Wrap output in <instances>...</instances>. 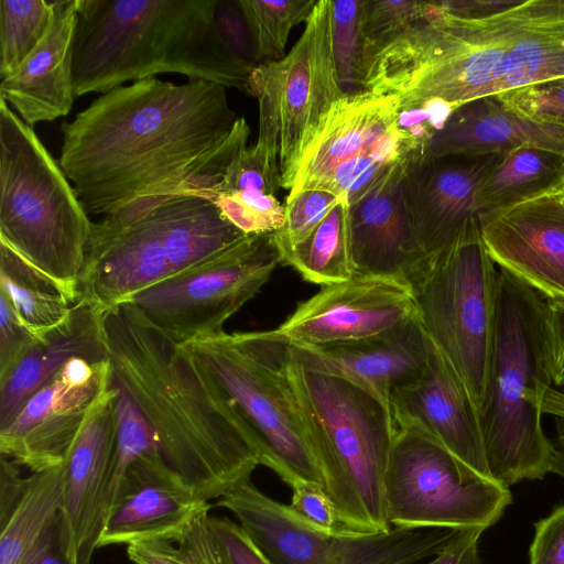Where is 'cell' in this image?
I'll use <instances>...</instances> for the list:
<instances>
[{"label": "cell", "instance_id": "obj_18", "mask_svg": "<svg viewBox=\"0 0 564 564\" xmlns=\"http://www.w3.org/2000/svg\"><path fill=\"white\" fill-rule=\"evenodd\" d=\"M485 249L495 264L545 299L564 301L562 189L479 216Z\"/></svg>", "mask_w": 564, "mask_h": 564}, {"label": "cell", "instance_id": "obj_19", "mask_svg": "<svg viewBox=\"0 0 564 564\" xmlns=\"http://www.w3.org/2000/svg\"><path fill=\"white\" fill-rule=\"evenodd\" d=\"M390 412L398 429H413L430 436L465 469L496 481L488 468L478 411L431 340L423 372L392 395Z\"/></svg>", "mask_w": 564, "mask_h": 564}, {"label": "cell", "instance_id": "obj_33", "mask_svg": "<svg viewBox=\"0 0 564 564\" xmlns=\"http://www.w3.org/2000/svg\"><path fill=\"white\" fill-rule=\"evenodd\" d=\"M55 1H0V78L12 75L46 35Z\"/></svg>", "mask_w": 564, "mask_h": 564}, {"label": "cell", "instance_id": "obj_32", "mask_svg": "<svg viewBox=\"0 0 564 564\" xmlns=\"http://www.w3.org/2000/svg\"><path fill=\"white\" fill-rule=\"evenodd\" d=\"M117 389L118 434L107 484L100 502V534L112 509L126 474L141 455L160 453L156 435L129 394L112 380ZM161 454V453H160Z\"/></svg>", "mask_w": 564, "mask_h": 564}, {"label": "cell", "instance_id": "obj_37", "mask_svg": "<svg viewBox=\"0 0 564 564\" xmlns=\"http://www.w3.org/2000/svg\"><path fill=\"white\" fill-rule=\"evenodd\" d=\"M424 12V1L364 0V69L371 57L400 36Z\"/></svg>", "mask_w": 564, "mask_h": 564}, {"label": "cell", "instance_id": "obj_21", "mask_svg": "<svg viewBox=\"0 0 564 564\" xmlns=\"http://www.w3.org/2000/svg\"><path fill=\"white\" fill-rule=\"evenodd\" d=\"M208 506L159 452L143 454L126 474L98 547L174 540Z\"/></svg>", "mask_w": 564, "mask_h": 564}, {"label": "cell", "instance_id": "obj_40", "mask_svg": "<svg viewBox=\"0 0 564 564\" xmlns=\"http://www.w3.org/2000/svg\"><path fill=\"white\" fill-rule=\"evenodd\" d=\"M214 24L226 50L238 61L260 65L256 43L239 0H216Z\"/></svg>", "mask_w": 564, "mask_h": 564}, {"label": "cell", "instance_id": "obj_27", "mask_svg": "<svg viewBox=\"0 0 564 564\" xmlns=\"http://www.w3.org/2000/svg\"><path fill=\"white\" fill-rule=\"evenodd\" d=\"M279 187L278 162L253 143L234 158L208 200L243 234H272L285 219L275 197Z\"/></svg>", "mask_w": 564, "mask_h": 564}, {"label": "cell", "instance_id": "obj_16", "mask_svg": "<svg viewBox=\"0 0 564 564\" xmlns=\"http://www.w3.org/2000/svg\"><path fill=\"white\" fill-rule=\"evenodd\" d=\"M415 316L408 281L354 274L300 303L275 330L295 345L321 347L368 339Z\"/></svg>", "mask_w": 564, "mask_h": 564}, {"label": "cell", "instance_id": "obj_9", "mask_svg": "<svg viewBox=\"0 0 564 564\" xmlns=\"http://www.w3.org/2000/svg\"><path fill=\"white\" fill-rule=\"evenodd\" d=\"M416 317L465 386L478 414L490 387L499 269L479 228L429 259L409 281Z\"/></svg>", "mask_w": 564, "mask_h": 564}, {"label": "cell", "instance_id": "obj_29", "mask_svg": "<svg viewBox=\"0 0 564 564\" xmlns=\"http://www.w3.org/2000/svg\"><path fill=\"white\" fill-rule=\"evenodd\" d=\"M0 291L36 338L63 323L76 301L3 241H0Z\"/></svg>", "mask_w": 564, "mask_h": 564}, {"label": "cell", "instance_id": "obj_46", "mask_svg": "<svg viewBox=\"0 0 564 564\" xmlns=\"http://www.w3.org/2000/svg\"><path fill=\"white\" fill-rule=\"evenodd\" d=\"M486 529L458 530L454 538L427 564H482L478 543Z\"/></svg>", "mask_w": 564, "mask_h": 564}, {"label": "cell", "instance_id": "obj_36", "mask_svg": "<svg viewBox=\"0 0 564 564\" xmlns=\"http://www.w3.org/2000/svg\"><path fill=\"white\" fill-rule=\"evenodd\" d=\"M330 6L333 51L343 95L367 93L361 36L364 0L330 1Z\"/></svg>", "mask_w": 564, "mask_h": 564}, {"label": "cell", "instance_id": "obj_17", "mask_svg": "<svg viewBox=\"0 0 564 564\" xmlns=\"http://www.w3.org/2000/svg\"><path fill=\"white\" fill-rule=\"evenodd\" d=\"M505 153L409 159L404 198L426 261L479 228V189Z\"/></svg>", "mask_w": 564, "mask_h": 564}, {"label": "cell", "instance_id": "obj_39", "mask_svg": "<svg viewBox=\"0 0 564 564\" xmlns=\"http://www.w3.org/2000/svg\"><path fill=\"white\" fill-rule=\"evenodd\" d=\"M496 97L517 115L564 127V78L503 91Z\"/></svg>", "mask_w": 564, "mask_h": 564}, {"label": "cell", "instance_id": "obj_7", "mask_svg": "<svg viewBox=\"0 0 564 564\" xmlns=\"http://www.w3.org/2000/svg\"><path fill=\"white\" fill-rule=\"evenodd\" d=\"M91 223L33 127L0 99V241L77 300Z\"/></svg>", "mask_w": 564, "mask_h": 564}, {"label": "cell", "instance_id": "obj_1", "mask_svg": "<svg viewBox=\"0 0 564 564\" xmlns=\"http://www.w3.org/2000/svg\"><path fill=\"white\" fill-rule=\"evenodd\" d=\"M61 131L58 163L101 217L158 198L209 199L250 134L223 85L156 77L102 94Z\"/></svg>", "mask_w": 564, "mask_h": 564}, {"label": "cell", "instance_id": "obj_22", "mask_svg": "<svg viewBox=\"0 0 564 564\" xmlns=\"http://www.w3.org/2000/svg\"><path fill=\"white\" fill-rule=\"evenodd\" d=\"M409 159L349 204L354 274L394 276L409 282L426 262L404 198Z\"/></svg>", "mask_w": 564, "mask_h": 564}, {"label": "cell", "instance_id": "obj_50", "mask_svg": "<svg viewBox=\"0 0 564 564\" xmlns=\"http://www.w3.org/2000/svg\"><path fill=\"white\" fill-rule=\"evenodd\" d=\"M542 413L564 420V389L552 386L546 390L542 401Z\"/></svg>", "mask_w": 564, "mask_h": 564}, {"label": "cell", "instance_id": "obj_44", "mask_svg": "<svg viewBox=\"0 0 564 564\" xmlns=\"http://www.w3.org/2000/svg\"><path fill=\"white\" fill-rule=\"evenodd\" d=\"M529 564H564V505L534 523Z\"/></svg>", "mask_w": 564, "mask_h": 564}, {"label": "cell", "instance_id": "obj_47", "mask_svg": "<svg viewBox=\"0 0 564 564\" xmlns=\"http://www.w3.org/2000/svg\"><path fill=\"white\" fill-rule=\"evenodd\" d=\"M20 465L1 455L0 458V524L3 523L23 495L28 477H22Z\"/></svg>", "mask_w": 564, "mask_h": 564}, {"label": "cell", "instance_id": "obj_11", "mask_svg": "<svg viewBox=\"0 0 564 564\" xmlns=\"http://www.w3.org/2000/svg\"><path fill=\"white\" fill-rule=\"evenodd\" d=\"M280 262L273 232L247 235L122 304L170 340L186 344L225 332L227 319L254 297Z\"/></svg>", "mask_w": 564, "mask_h": 564}, {"label": "cell", "instance_id": "obj_48", "mask_svg": "<svg viewBox=\"0 0 564 564\" xmlns=\"http://www.w3.org/2000/svg\"><path fill=\"white\" fill-rule=\"evenodd\" d=\"M520 0H448L441 1L451 13L468 18L480 19L517 6Z\"/></svg>", "mask_w": 564, "mask_h": 564}, {"label": "cell", "instance_id": "obj_10", "mask_svg": "<svg viewBox=\"0 0 564 564\" xmlns=\"http://www.w3.org/2000/svg\"><path fill=\"white\" fill-rule=\"evenodd\" d=\"M250 96L259 105L257 144L274 161L280 185L291 189L299 165L344 96L335 65L330 0H318L304 32L280 61L258 65Z\"/></svg>", "mask_w": 564, "mask_h": 564}, {"label": "cell", "instance_id": "obj_26", "mask_svg": "<svg viewBox=\"0 0 564 564\" xmlns=\"http://www.w3.org/2000/svg\"><path fill=\"white\" fill-rule=\"evenodd\" d=\"M104 315L105 312L79 293L66 319L36 338L15 367L0 379V429L7 426L68 360H109Z\"/></svg>", "mask_w": 564, "mask_h": 564}, {"label": "cell", "instance_id": "obj_25", "mask_svg": "<svg viewBox=\"0 0 564 564\" xmlns=\"http://www.w3.org/2000/svg\"><path fill=\"white\" fill-rule=\"evenodd\" d=\"M519 148L564 154V127L517 115L496 96H488L451 110L417 151L429 158H442L505 153Z\"/></svg>", "mask_w": 564, "mask_h": 564}, {"label": "cell", "instance_id": "obj_8", "mask_svg": "<svg viewBox=\"0 0 564 564\" xmlns=\"http://www.w3.org/2000/svg\"><path fill=\"white\" fill-rule=\"evenodd\" d=\"M182 346L235 410L260 465L272 469L291 488L301 482L323 486L288 375L286 338L275 329L223 332Z\"/></svg>", "mask_w": 564, "mask_h": 564}, {"label": "cell", "instance_id": "obj_20", "mask_svg": "<svg viewBox=\"0 0 564 564\" xmlns=\"http://www.w3.org/2000/svg\"><path fill=\"white\" fill-rule=\"evenodd\" d=\"M117 395L111 384L98 399L63 463L59 518L75 564H90L98 549L99 508L117 445Z\"/></svg>", "mask_w": 564, "mask_h": 564}, {"label": "cell", "instance_id": "obj_12", "mask_svg": "<svg viewBox=\"0 0 564 564\" xmlns=\"http://www.w3.org/2000/svg\"><path fill=\"white\" fill-rule=\"evenodd\" d=\"M229 510L271 564H416L436 556L457 530L401 528L326 534L245 479L216 500Z\"/></svg>", "mask_w": 564, "mask_h": 564}, {"label": "cell", "instance_id": "obj_28", "mask_svg": "<svg viewBox=\"0 0 564 564\" xmlns=\"http://www.w3.org/2000/svg\"><path fill=\"white\" fill-rule=\"evenodd\" d=\"M564 187V154L519 148L506 152L484 181L479 216L516 206Z\"/></svg>", "mask_w": 564, "mask_h": 564}, {"label": "cell", "instance_id": "obj_2", "mask_svg": "<svg viewBox=\"0 0 564 564\" xmlns=\"http://www.w3.org/2000/svg\"><path fill=\"white\" fill-rule=\"evenodd\" d=\"M112 380L154 431L160 453L205 501L251 477L259 454L216 383L180 344L120 304L105 312Z\"/></svg>", "mask_w": 564, "mask_h": 564}, {"label": "cell", "instance_id": "obj_5", "mask_svg": "<svg viewBox=\"0 0 564 564\" xmlns=\"http://www.w3.org/2000/svg\"><path fill=\"white\" fill-rule=\"evenodd\" d=\"M286 369L343 530H390L384 476L398 433L390 409L350 381L299 361L290 347Z\"/></svg>", "mask_w": 564, "mask_h": 564}, {"label": "cell", "instance_id": "obj_24", "mask_svg": "<svg viewBox=\"0 0 564 564\" xmlns=\"http://www.w3.org/2000/svg\"><path fill=\"white\" fill-rule=\"evenodd\" d=\"M76 0L55 1L50 29L21 66L1 79L0 99L29 126L67 116L73 107Z\"/></svg>", "mask_w": 564, "mask_h": 564}, {"label": "cell", "instance_id": "obj_38", "mask_svg": "<svg viewBox=\"0 0 564 564\" xmlns=\"http://www.w3.org/2000/svg\"><path fill=\"white\" fill-rule=\"evenodd\" d=\"M340 197L323 189H304L286 197L283 226L273 232L279 252L304 240Z\"/></svg>", "mask_w": 564, "mask_h": 564}, {"label": "cell", "instance_id": "obj_30", "mask_svg": "<svg viewBox=\"0 0 564 564\" xmlns=\"http://www.w3.org/2000/svg\"><path fill=\"white\" fill-rule=\"evenodd\" d=\"M63 464L32 473L23 495L0 524V564H21L59 513Z\"/></svg>", "mask_w": 564, "mask_h": 564}, {"label": "cell", "instance_id": "obj_49", "mask_svg": "<svg viewBox=\"0 0 564 564\" xmlns=\"http://www.w3.org/2000/svg\"><path fill=\"white\" fill-rule=\"evenodd\" d=\"M552 441L553 454L550 473L564 478V420L556 419V435Z\"/></svg>", "mask_w": 564, "mask_h": 564}, {"label": "cell", "instance_id": "obj_31", "mask_svg": "<svg viewBox=\"0 0 564 564\" xmlns=\"http://www.w3.org/2000/svg\"><path fill=\"white\" fill-rule=\"evenodd\" d=\"M349 203L345 197L301 242L280 251L281 262L315 284L330 285L354 275L349 241Z\"/></svg>", "mask_w": 564, "mask_h": 564}, {"label": "cell", "instance_id": "obj_34", "mask_svg": "<svg viewBox=\"0 0 564 564\" xmlns=\"http://www.w3.org/2000/svg\"><path fill=\"white\" fill-rule=\"evenodd\" d=\"M248 20L260 64L282 59L293 26L307 21L315 0H239Z\"/></svg>", "mask_w": 564, "mask_h": 564}, {"label": "cell", "instance_id": "obj_42", "mask_svg": "<svg viewBox=\"0 0 564 564\" xmlns=\"http://www.w3.org/2000/svg\"><path fill=\"white\" fill-rule=\"evenodd\" d=\"M209 524L219 564H271L238 522L210 514Z\"/></svg>", "mask_w": 564, "mask_h": 564}, {"label": "cell", "instance_id": "obj_6", "mask_svg": "<svg viewBox=\"0 0 564 564\" xmlns=\"http://www.w3.org/2000/svg\"><path fill=\"white\" fill-rule=\"evenodd\" d=\"M246 236L204 197L130 205L91 223L79 293L106 312Z\"/></svg>", "mask_w": 564, "mask_h": 564}, {"label": "cell", "instance_id": "obj_13", "mask_svg": "<svg viewBox=\"0 0 564 564\" xmlns=\"http://www.w3.org/2000/svg\"><path fill=\"white\" fill-rule=\"evenodd\" d=\"M511 501L508 487L471 474L430 436L398 429L384 476L390 527L488 529Z\"/></svg>", "mask_w": 564, "mask_h": 564}, {"label": "cell", "instance_id": "obj_23", "mask_svg": "<svg viewBox=\"0 0 564 564\" xmlns=\"http://www.w3.org/2000/svg\"><path fill=\"white\" fill-rule=\"evenodd\" d=\"M429 348L430 340L416 316L359 341L321 347L290 341L291 352L299 361L350 381L389 409L392 395L423 372Z\"/></svg>", "mask_w": 564, "mask_h": 564}, {"label": "cell", "instance_id": "obj_35", "mask_svg": "<svg viewBox=\"0 0 564 564\" xmlns=\"http://www.w3.org/2000/svg\"><path fill=\"white\" fill-rule=\"evenodd\" d=\"M203 509L174 540H151L127 545L134 564H219L209 524V510Z\"/></svg>", "mask_w": 564, "mask_h": 564}, {"label": "cell", "instance_id": "obj_3", "mask_svg": "<svg viewBox=\"0 0 564 564\" xmlns=\"http://www.w3.org/2000/svg\"><path fill=\"white\" fill-rule=\"evenodd\" d=\"M216 0H76L75 97L176 73L250 95L254 68L219 40Z\"/></svg>", "mask_w": 564, "mask_h": 564}, {"label": "cell", "instance_id": "obj_14", "mask_svg": "<svg viewBox=\"0 0 564 564\" xmlns=\"http://www.w3.org/2000/svg\"><path fill=\"white\" fill-rule=\"evenodd\" d=\"M420 144L394 96H343L303 156L288 196L323 189L352 204Z\"/></svg>", "mask_w": 564, "mask_h": 564}, {"label": "cell", "instance_id": "obj_45", "mask_svg": "<svg viewBox=\"0 0 564 564\" xmlns=\"http://www.w3.org/2000/svg\"><path fill=\"white\" fill-rule=\"evenodd\" d=\"M21 564H75L67 553L59 513Z\"/></svg>", "mask_w": 564, "mask_h": 564}, {"label": "cell", "instance_id": "obj_41", "mask_svg": "<svg viewBox=\"0 0 564 564\" xmlns=\"http://www.w3.org/2000/svg\"><path fill=\"white\" fill-rule=\"evenodd\" d=\"M291 511L308 527L323 533L344 534L335 507L324 487L314 482H301L292 487Z\"/></svg>", "mask_w": 564, "mask_h": 564}, {"label": "cell", "instance_id": "obj_15", "mask_svg": "<svg viewBox=\"0 0 564 564\" xmlns=\"http://www.w3.org/2000/svg\"><path fill=\"white\" fill-rule=\"evenodd\" d=\"M111 384L110 360H68L0 429V454L32 473L63 464L89 411Z\"/></svg>", "mask_w": 564, "mask_h": 564}, {"label": "cell", "instance_id": "obj_51", "mask_svg": "<svg viewBox=\"0 0 564 564\" xmlns=\"http://www.w3.org/2000/svg\"><path fill=\"white\" fill-rule=\"evenodd\" d=\"M562 193H563V196H564V187L562 188Z\"/></svg>", "mask_w": 564, "mask_h": 564}, {"label": "cell", "instance_id": "obj_43", "mask_svg": "<svg viewBox=\"0 0 564 564\" xmlns=\"http://www.w3.org/2000/svg\"><path fill=\"white\" fill-rule=\"evenodd\" d=\"M36 337L15 314L0 291V379L4 378L29 351Z\"/></svg>", "mask_w": 564, "mask_h": 564}, {"label": "cell", "instance_id": "obj_52", "mask_svg": "<svg viewBox=\"0 0 564 564\" xmlns=\"http://www.w3.org/2000/svg\"><path fill=\"white\" fill-rule=\"evenodd\" d=\"M562 389H564V387Z\"/></svg>", "mask_w": 564, "mask_h": 564}, {"label": "cell", "instance_id": "obj_4", "mask_svg": "<svg viewBox=\"0 0 564 564\" xmlns=\"http://www.w3.org/2000/svg\"><path fill=\"white\" fill-rule=\"evenodd\" d=\"M552 386L546 299L499 269L490 387L479 415L488 468L498 484L509 488L550 473L553 445L543 431L542 401Z\"/></svg>", "mask_w": 564, "mask_h": 564}]
</instances>
